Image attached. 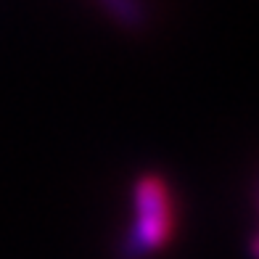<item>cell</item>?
I'll use <instances>...</instances> for the list:
<instances>
[{"instance_id": "obj_1", "label": "cell", "mask_w": 259, "mask_h": 259, "mask_svg": "<svg viewBox=\"0 0 259 259\" xmlns=\"http://www.w3.org/2000/svg\"><path fill=\"white\" fill-rule=\"evenodd\" d=\"M175 193L159 175H143L133 188V225L124 238L127 259H143L169 243L175 233Z\"/></svg>"}, {"instance_id": "obj_2", "label": "cell", "mask_w": 259, "mask_h": 259, "mask_svg": "<svg viewBox=\"0 0 259 259\" xmlns=\"http://www.w3.org/2000/svg\"><path fill=\"white\" fill-rule=\"evenodd\" d=\"M96 3L124 29H140L148 21V8L143 0H96Z\"/></svg>"}]
</instances>
